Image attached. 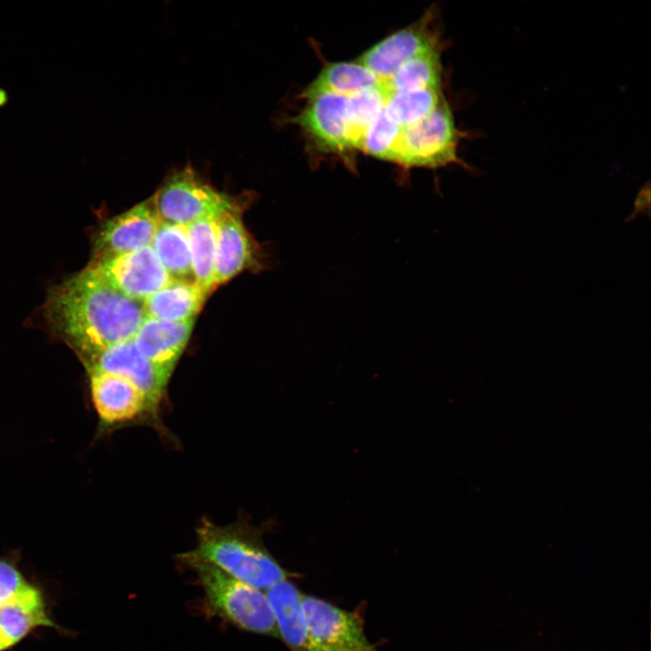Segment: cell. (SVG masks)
<instances>
[{
  "label": "cell",
  "mask_w": 651,
  "mask_h": 651,
  "mask_svg": "<svg viewBox=\"0 0 651 651\" xmlns=\"http://www.w3.org/2000/svg\"><path fill=\"white\" fill-rule=\"evenodd\" d=\"M441 48L420 54L403 63L383 83L390 92L418 90H441Z\"/></svg>",
  "instance_id": "obj_20"
},
{
  "label": "cell",
  "mask_w": 651,
  "mask_h": 651,
  "mask_svg": "<svg viewBox=\"0 0 651 651\" xmlns=\"http://www.w3.org/2000/svg\"><path fill=\"white\" fill-rule=\"evenodd\" d=\"M196 572L211 608L245 630L279 637L266 594L238 580L192 552L182 555Z\"/></svg>",
  "instance_id": "obj_3"
},
{
  "label": "cell",
  "mask_w": 651,
  "mask_h": 651,
  "mask_svg": "<svg viewBox=\"0 0 651 651\" xmlns=\"http://www.w3.org/2000/svg\"><path fill=\"white\" fill-rule=\"evenodd\" d=\"M193 554L231 577L268 590L290 575L264 547L259 536L239 526H220L203 519L196 529Z\"/></svg>",
  "instance_id": "obj_2"
},
{
  "label": "cell",
  "mask_w": 651,
  "mask_h": 651,
  "mask_svg": "<svg viewBox=\"0 0 651 651\" xmlns=\"http://www.w3.org/2000/svg\"><path fill=\"white\" fill-rule=\"evenodd\" d=\"M279 636L291 651H308L307 627L303 609V593L288 580L267 590Z\"/></svg>",
  "instance_id": "obj_17"
},
{
  "label": "cell",
  "mask_w": 651,
  "mask_h": 651,
  "mask_svg": "<svg viewBox=\"0 0 651 651\" xmlns=\"http://www.w3.org/2000/svg\"><path fill=\"white\" fill-rule=\"evenodd\" d=\"M44 314L54 333L85 364L133 338L146 317L141 302L120 293L90 267L51 290Z\"/></svg>",
  "instance_id": "obj_1"
},
{
  "label": "cell",
  "mask_w": 651,
  "mask_h": 651,
  "mask_svg": "<svg viewBox=\"0 0 651 651\" xmlns=\"http://www.w3.org/2000/svg\"><path fill=\"white\" fill-rule=\"evenodd\" d=\"M307 104L294 121L320 147L345 152L355 147L345 96L321 93L307 99Z\"/></svg>",
  "instance_id": "obj_10"
},
{
  "label": "cell",
  "mask_w": 651,
  "mask_h": 651,
  "mask_svg": "<svg viewBox=\"0 0 651 651\" xmlns=\"http://www.w3.org/2000/svg\"><path fill=\"white\" fill-rule=\"evenodd\" d=\"M464 134L442 97L437 108L420 121L401 127L394 162L410 166L439 167L459 162L458 146Z\"/></svg>",
  "instance_id": "obj_5"
},
{
  "label": "cell",
  "mask_w": 651,
  "mask_h": 651,
  "mask_svg": "<svg viewBox=\"0 0 651 651\" xmlns=\"http://www.w3.org/2000/svg\"><path fill=\"white\" fill-rule=\"evenodd\" d=\"M401 132V127L383 109L365 129L358 149L380 159L394 161Z\"/></svg>",
  "instance_id": "obj_24"
},
{
  "label": "cell",
  "mask_w": 651,
  "mask_h": 651,
  "mask_svg": "<svg viewBox=\"0 0 651 651\" xmlns=\"http://www.w3.org/2000/svg\"><path fill=\"white\" fill-rule=\"evenodd\" d=\"M174 279H193L187 226L160 221L150 244Z\"/></svg>",
  "instance_id": "obj_19"
},
{
  "label": "cell",
  "mask_w": 651,
  "mask_h": 651,
  "mask_svg": "<svg viewBox=\"0 0 651 651\" xmlns=\"http://www.w3.org/2000/svg\"><path fill=\"white\" fill-rule=\"evenodd\" d=\"M308 651H379L363 630L362 617L303 594Z\"/></svg>",
  "instance_id": "obj_6"
},
{
  "label": "cell",
  "mask_w": 651,
  "mask_h": 651,
  "mask_svg": "<svg viewBox=\"0 0 651 651\" xmlns=\"http://www.w3.org/2000/svg\"><path fill=\"white\" fill-rule=\"evenodd\" d=\"M381 83L378 78L358 61L326 64L306 88L303 97L310 99L321 93L350 97Z\"/></svg>",
  "instance_id": "obj_18"
},
{
  "label": "cell",
  "mask_w": 651,
  "mask_h": 651,
  "mask_svg": "<svg viewBox=\"0 0 651 651\" xmlns=\"http://www.w3.org/2000/svg\"><path fill=\"white\" fill-rule=\"evenodd\" d=\"M160 221L187 226L224 212L245 209V201L218 191L191 167L170 175L152 197Z\"/></svg>",
  "instance_id": "obj_4"
},
{
  "label": "cell",
  "mask_w": 651,
  "mask_h": 651,
  "mask_svg": "<svg viewBox=\"0 0 651 651\" xmlns=\"http://www.w3.org/2000/svg\"><path fill=\"white\" fill-rule=\"evenodd\" d=\"M194 319L165 321L146 316L133 336L137 350L171 374L193 328Z\"/></svg>",
  "instance_id": "obj_14"
},
{
  "label": "cell",
  "mask_w": 651,
  "mask_h": 651,
  "mask_svg": "<svg viewBox=\"0 0 651 651\" xmlns=\"http://www.w3.org/2000/svg\"><path fill=\"white\" fill-rule=\"evenodd\" d=\"M89 375L93 404L103 428L148 414L146 396L127 378L100 371L89 372Z\"/></svg>",
  "instance_id": "obj_12"
},
{
  "label": "cell",
  "mask_w": 651,
  "mask_h": 651,
  "mask_svg": "<svg viewBox=\"0 0 651 651\" xmlns=\"http://www.w3.org/2000/svg\"><path fill=\"white\" fill-rule=\"evenodd\" d=\"M389 94L387 87L381 82L347 97L348 115L357 149L365 129L384 109Z\"/></svg>",
  "instance_id": "obj_23"
},
{
  "label": "cell",
  "mask_w": 651,
  "mask_h": 651,
  "mask_svg": "<svg viewBox=\"0 0 651 651\" xmlns=\"http://www.w3.org/2000/svg\"><path fill=\"white\" fill-rule=\"evenodd\" d=\"M85 365L88 373H116L133 382L146 396L148 415L162 429L157 418L158 408L171 374L141 354L132 338L105 349Z\"/></svg>",
  "instance_id": "obj_8"
},
{
  "label": "cell",
  "mask_w": 651,
  "mask_h": 651,
  "mask_svg": "<svg viewBox=\"0 0 651 651\" xmlns=\"http://www.w3.org/2000/svg\"><path fill=\"white\" fill-rule=\"evenodd\" d=\"M209 295L193 279H172L143 302L146 316L165 321L194 319Z\"/></svg>",
  "instance_id": "obj_16"
},
{
  "label": "cell",
  "mask_w": 651,
  "mask_h": 651,
  "mask_svg": "<svg viewBox=\"0 0 651 651\" xmlns=\"http://www.w3.org/2000/svg\"><path fill=\"white\" fill-rule=\"evenodd\" d=\"M28 585L29 583L13 563L0 558V606L13 599Z\"/></svg>",
  "instance_id": "obj_25"
},
{
  "label": "cell",
  "mask_w": 651,
  "mask_h": 651,
  "mask_svg": "<svg viewBox=\"0 0 651 651\" xmlns=\"http://www.w3.org/2000/svg\"><path fill=\"white\" fill-rule=\"evenodd\" d=\"M159 222L152 197L107 220L95 238L92 260L150 245Z\"/></svg>",
  "instance_id": "obj_11"
},
{
  "label": "cell",
  "mask_w": 651,
  "mask_h": 651,
  "mask_svg": "<svg viewBox=\"0 0 651 651\" xmlns=\"http://www.w3.org/2000/svg\"><path fill=\"white\" fill-rule=\"evenodd\" d=\"M243 210L224 212L215 220V288L254 266L257 260V245L243 224Z\"/></svg>",
  "instance_id": "obj_13"
},
{
  "label": "cell",
  "mask_w": 651,
  "mask_h": 651,
  "mask_svg": "<svg viewBox=\"0 0 651 651\" xmlns=\"http://www.w3.org/2000/svg\"><path fill=\"white\" fill-rule=\"evenodd\" d=\"M40 626L59 627L48 617L41 592L29 584L0 606V651L14 646Z\"/></svg>",
  "instance_id": "obj_15"
},
{
  "label": "cell",
  "mask_w": 651,
  "mask_h": 651,
  "mask_svg": "<svg viewBox=\"0 0 651 651\" xmlns=\"http://www.w3.org/2000/svg\"><path fill=\"white\" fill-rule=\"evenodd\" d=\"M432 17V14H426L409 26L392 33L366 50L356 61L381 82L387 81L409 60L441 48Z\"/></svg>",
  "instance_id": "obj_9"
},
{
  "label": "cell",
  "mask_w": 651,
  "mask_h": 651,
  "mask_svg": "<svg viewBox=\"0 0 651 651\" xmlns=\"http://www.w3.org/2000/svg\"><path fill=\"white\" fill-rule=\"evenodd\" d=\"M126 297L143 302L173 278L150 245L88 266Z\"/></svg>",
  "instance_id": "obj_7"
},
{
  "label": "cell",
  "mask_w": 651,
  "mask_h": 651,
  "mask_svg": "<svg viewBox=\"0 0 651 651\" xmlns=\"http://www.w3.org/2000/svg\"><path fill=\"white\" fill-rule=\"evenodd\" d=\"M441 94V90H436L390 92L384 111L401 127H408L432 113L443 97Z\"/></svg>",
  "instance_id": "obj_22"
},
{
  "label": "cell",
  "mask_w": 651,
  "mask_h": 651,
  "mask_svg": "<svg viewBox=\"0 0 651 651\" xmlns=\"http://www.w3.org/2000/svg\"><path fill=\"white\" fill-rule=\"evenodd\" d=\"M215 220L203 219L187 225L193 280L208 295L215 288Z\"/></svg>",
  "instance_id": "obj_21"
}]
</instances>
